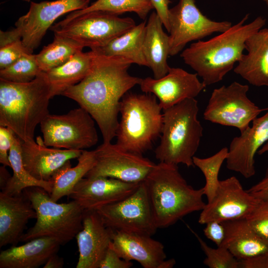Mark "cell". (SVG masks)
Returning a JSON list of instances; mask_svg holds the SVG:
<instances>
[{
    "label": "cell",
    "mask_w": 268,
    "mask_h": 268,
    "mask_svg": "<svg viewBox=\"0 0 268 268\" xmlns=\"http://www.w3.org/2000/svg\"><path fill=\"white\" fill-rule=\"evenodd\" d=\"M94 53V64L89 74L61 95L75 101L88 112L100 129L103 143H109L116 136L122 98L139 85L142 78L129 73L128 69L133 64L131 61Z\"/></svg>",
    "instance_id": "obj_1"
},
{
    "label": "cell",
    "mask_w": 268,
    "mask_h": 268,
    "mask_svg": "<svg viewBox=\"0 0 268 268\" xmlns=\"http://www.w3.org/2000/svg\"><path fill=\"white\" fill-rule=\"evenodd\" d=\"M246 14L226 31L206 41L199 40L183 50L181 57L202 79L206 86L221 81L239 62L245 50V42L265 25L258 16L249 23Z\"/></svg>",
    "instance_id": "obj_2"
},
{
    "label": "cell",
    "mask_w": 268,
    "mask_h": 268,
    "mask_svg": "<svg viewBox=\"0 0 268 268\" xmlns=\"http://www.w3.org/2000/svg\"><path fill=\"white\" fill-rule=\"evenodd\" d=\"M157 228L170 226L185 216L201 211L202 188L189 185L177 165L159 162L143 181Z\"/></svg>",
    "instance_id": "obj_3"
},
{
    "label": "cell",
    "mask_w": 268,
    "mask_h": 268,
    "mask_svg": "<svg viewBox=\"0 0 268 268\" xmlns=\"http://www.w3.org/2000/svg\"><path fill=\"white\" fill-rule=\"evenodd\" d=\"M52 97L45 72L27 83L0 79V126L11 129L22 141L34 140Z\"/></svg>",
    "instance_id": "obj_4"
},
{
    "label": "cell",
    "mask_w": 268,
    "mask_h": 268,
    "mask_svg": "<svg viewBox=\"0 0 268 268\" xmlns=\"http://www.w3.org/2000/svg\"><path fill=\"white\" fill-rule=\"evenodd\" d=\"M199 111L195 98L186 99L163 110L161 139L155 150L159 162L194 166L193 157L203 134L202 126L198 119Z\"/></svg>",
    "instance_id": "obj_5"
},
{
    "label": "cell",
    "mask_w": 268,
    "mask_h": 268,
    "mask_svg": "<svg viewBox=\"0 0 268 268\" xmlns=\"http://www.w3.org/2000/svg\"><path fill=\"white\" fill-rule=\"evenodd\" d=\"M162 111L154 95L127 92L120 103L121 119L116 143L125 150L141 155L151 149L153 142L161 136Z\"/></svg>",
    "instance_id": "obj_6"
},
{
    "label": "cell",
    "mask_w": 268,
    "mask_h": 268,
    "mask_svg": "<svg viewBox=\"0 0 268 268\" xmlns=\"http://www.w3.org/2000/svg\"><path fill=\"white\" fill-rule=\"evenodd\" d=\"M23 193L31 201L37 217L35 224L23 234L20 242L49 237L64 245L75 238L82 227L85 211L76 201L59 203L39 187L26 188Z\"/></svg>",
    "instance_id": "obj_7"
},
{
    "label": "cell",
    "mask_w": 268,
    "mask_h": 268,
    "mask_svg": "<svg viewBox=\"0 0 268 268\" xmlns=\"http://www.w3.org/2000/svg\"><path fill=\"white\" fill-rule=\"evenodd\" d=\"M95 122L80 107L63 115L49 114L40 124L44 143L47 146L69 150L90 148L98 141Z\"/></svg>",
    "instance_id": "obj_8"
},
{
    "label": "cell",
    "mask_w": 268,
    "mask_h": 268,
    "mask_svg": "<svg viewBox=\"0 0 268 268\" xmlns=\"http://www.w3.org/2000/svg\"><path fill=\"white\" fill-rule=\"evenodd\" d=\"M131 17L102 11L82 14L68 22L53 25L54 34L70 38L84 47L93 50L107 45L135 26Z\"/></svg>",
    "instance_id": "obj_9"
},
{
    "label": "cell",
    "mask_w": 268,
    "mask_h": 268,
    "mask_svg": "<svg viewBox=\"0 0 268 268\" xmlns=\"http://www.w3.org/2000/svg\"><path fill=\"white\" fill-rule=\"evenodd\" d=\"M248 85L234 81L213 90L203 112L205 120L235 127L240 133L265 109L257 106L248 97Z\"/></svg>",
    "instance_id": "obj_10"
},
{
    "label": "cell",
    "mask_w": 268,
    "mask_h": 268,
    "mask_svg": "<svg viewBox=\"0 0 268 268\" xmlns=\"http://www.w3.org/2000/svg\"><path fill=\"white\" fill-rule=\"evenodd\" d=\"M168 23L171 56L182 51L188 43L224 32L232 25L228 21H215L208 18L201 12L195 0H179L169 9Z\"/></svg>",
    "instance_id": "obj_11"
},
{
    "label": "cell",
    "mask_w": 268,
    "mask_h": 268,
    "mask_svg": "<svg viewBox=\"0 0 268 268\" xmlns=\"http://www.w3.org/2000/svg\"><path fill=\"white\" fill-rule=\"evenodd\" d=\"M96 211L106 225L113 230L151 236L158 229L143 181L130 196Z\"/></svg>",
    "instance_id": "obj_12"
},
{
    "label": "cell",
    "mask_w": 268,
    "mask_h": 268,
    "mask_svg": "<svg viewBox=\"0 0 268 268\" xmlns=\"http://www.w3.org/2000/svg\"><path fill=\"white\" fill-rule=\"evenodd\" d=\"M90 0L30 1L28 11L18 19L13 29L21 37L24 46L32 54L40 44L47 30L59 17L66 13L86 8Z\"/></svg>",
    "instance_id": "obj_13"
},
{
    "label": "cell",
    "mask_w": 268,
    "mask_h": 268,
    "mask_svg": "<svg viewBox=\"0 0 268 268\" xmlns=\"http://www.w3.org/2000/svg\"><path fill=\"white\" fill-rule=\"evenodd\" d=\"M94 150L95 164L85 177H109L140 183L156 165L142 155L125 150L116 143H103Z\"/></svg>",
    "instance_id": "obj_14"
},
{
    "label": "cell",
    "mask_w": 268,
    "mask_h": 268,
    "mask_svg": "<svg viewBox=\"0 0 268 268\" xmlns=\"http://www.w3.org/2000/svg\"><path fill=\"white\" fill-rule=\"evenodd\" d=\"M260 201L244 189L236 177L232 176L220 181L214 197L201 210L198 222L205 224L212 221L246 218Z\"/></svg>",
    "instance_id": "obj_15"
},
{
    "label": "cell",
    "mask_w": 268,
    "mask_h": 268,
    "mask_svg": "<svg viewBox=\"0 0 268 268\" xmlns=\"http://www.w3.org/2000/svg\"><path fill=\"white\" fill-rule=\"evenodd\" d=\"M178 67H170L163 77L142 78L139 84L141 90L154 95L159 99L162 110L188 98L197 97L206 86L198 77Z\"/></svg>",
    "instance_id": "obj_16"
},
{
    "label": "cell",
    "mask_w": 268,
    "mask_h": 268,
    "mask_svg": "<svg viewBox=\"0 0 268 268\" xmlns=\"http://www.w3.org/2000/svg\"><path fill=\"white\" fill-rule=\"evenodd\" d=\"M266 111L252 122L251 126L234 137L228 148L226 167L246 179L255 175V155L268 141V105Z\"/></svg>",
    "instance_id": "obj_17"
},
{
    "label": "cell",
    "mask_w": 268,
    "mask_h": 268,
    "mask_svg": "<svg viewBox=\"0 0 268 268\" xmlns=\"http://www.w3.org/2000/svg\"><path fill=\"white\" fill-rule=\"evenodd\" d=\"M140 183H129L109 177H84L77 183L68 197L84 210H96L130 196Z\"/></svg>",
    "instance_id": "obj_18"
},
{
    "label": "cell",
    "mask_w": 268,
    "mask_h": 268,
    "mask_svg": "<svg viewBox=\"0 0 268 268\" xmlns=\"http://www.w3.org/2000/svg\"><path fill=\"white\" fill-rule=\"evenodd\" d=\"M113 233L96 210H85L82 227L75 237L79 252L76 268H99Z\"/></svg>",
    "instance_id": "obj_19"
},
{
    "label": "cell",
    "mask_w": 268,
    "mask_h": 268,
    "mask_svg": "<svg viewBox=\"0 0 268 268\" xmlns=\"http://www.w3.org/2000/svg\"><path fill=\"white\" fill-rule=\"evenodd\" d=\"M36 141H21V156L26 170L39 180L50 181L57 170L67 161L78 158L82 151L49 148L40 136Z\"/></svg>",
    "instance_id": "obj_20"
},
{
    "label": "cell",
    "mask_w": 268,
    "mask_h": 268,
    "mask_svg": "<svg viewBox=\"0 0 268 268\" xmlns=\"http://www.w3.org/2000/svg\"><path fill=\"white\" fill-rule=\"evenodd\" d=\"M110 247L121 258L135 261L144 268H160L166 258L162 243L140 233L113 230Z\"/></svg>",
    "instance_id": "obj_21"
},
{
    "label": "cell",
    "mask_w": 268,
    "mask_h": 268,
    "mask_svg": "<svg viewBox=\"0 0 268 268\" xmlns=\"http://www.w3.org/2000/svg\"><path fill=\"white\" fill-rule=\"evenodd\" d=\"M36 217L31 201L23 192L10 195L0 192V247L17 245L29 220Z\"/></svg>",
    "instance_id": "obj_22"
},
{
    "label": "cell",
    "mask_w": 268,
    "mask_h": 268,
    "mask_svg": "<svg viewBox=\"0 0 268 268\" xmlns=\"http://www.w3.org/2000/svg\"><path fill=\"white\" fill-rule=\"evenodd\" d=\"M268 28H262L245 42L247 54H243L234 67V72L251 85L268 86Z\"/></svg>",
    "instance_id": "obj_23"
},
{
    "label": "cell",
    "mask_w": 268,
    "mask_h": 268,
    "mask_svg": "<svg viewBox=\"0 0 268 268\" xmlns=\"http://www.w3.org/2000/svg\"><path fill=\"white\" fill-rule=\"evenodd\" d=\"M61 245L55 239L41 237L0 253V268H37L57 254Z\"/></svg>",
    "instance_id": "obj_24"
},
{
    "label": "cell",
    "mask_w": 268,
    "mask_h": 268,
    "mask_svg": "<svg viewBox=\"0 0 268 268\" xmlns=\"http://www.w3.org/2000/svg\"><path fill=\"white\" fill-rule=\"evenodd\" d=\"M222 222L225 236L221 246L238 260L268 254V242L253 229L245 218Z\"/></svg>",
    "instance_id": "obj_25"
},
{
    "label": "cell",
    "mask_w": 268,
    "mask_h": 268,
    "mask_svg": "<svg viewBox=\"0 0 268 268\" xmlns=\"http://www.w3.org/2000/svg\"><path fill=\"white\" fill-rule=\"evenodd\" d=\"M163 26L156 12H152L146 24L143 45L147 67L156 79L165 76L171 67L167 63L170 56L169 36L163 31Z\"/></svg>",
    "instance_id": "obj_26"
},
{
    "label": "cell",
    "mask_w": 268,
    "mask_h": 268,
    "mask_svg": "<svg viewBox=\"0 0 268 268\" xmlns=\"http://www.w3.org/2000/svg\"><path fill=\"white\" fill-rule=\"evenodd\" d=\"M95 54L79 51L64 64L46 72L53 97L84 79L90 72Z\"/></svg>",
    "instance_id": "obj_27"
},
{
    "label": "cell",
    "mask_w": 268,
    "mask_h": 268,
    "mask_svg": "<svg viewBox=\"0 0 268 268\" xmlns=\"http://www.w3.org/2000/svg\"><path fill=\"white\" fill-rule=\"evenodd\" d=\"M146 24L145 21L142 22L107 45L91 50L99 55L120 57L133 64L147 67L143 52Z\"/></svg>",
    "instance_id": "obj_28"
},
{
    "label": "cell",
    "mask_w": 268,
    "mask_h": 268,
    "mask_svg": "<svg viewBox=\"0 0 268 268\" xmlns=\"http://www.w3.org/2000/svg\"><path fill=\"white\" fill-rule=\"evenodd\" d=\"M77 165L71 167L70 160L66 162L53 175L52 191L50 196L55 201L65 196L68 197L77 183L92 168L95 164V150H83L77 158Z\"/></svg>",
    "instance_id": "obj_29"
},
{
    "label": "cell",
    "mask_w": 268,
    "mask_h": 268,
    "mask_svg": "<svg viewBox=\"0 0 268 268\" xmlns=\"http://www.w3.org/2000/svg\"><path fill=\"white\" fill-rule=\"evenodd\" d=\"M21 141L15 134L9 151V160L13 174L5 187L0 192L10 195H17L21 194L26 188L39 187L45 189L50 194L53 188L52 182L35 179L24 167L21 156Z\"/></svg>",
    "instance_id": "obj_30"
},
{
    "label": "cell",
    "mask_w": 268,
    "mask_h": 268,
    "mask_svg": "<svg viewBox=\"0 0 268 268\" xmlns=\"http://www.w3.org/2000/svg\"><path fill=\"white\" fill-rule=\"evenodd\" d=\"M153 9L149 0H97L84 9L68 13L58 23L65 24L82 14L94 11H102L117 15L126 12H134L140 18L145 19Z\"/></svg>",
    "instance_id": "obj_31"
},
{
    "label": "cell",
    "mask_w": 268,
    "mask_h": 268,
    "mask_svg": "<svg viewBox=\"0 0 268 268\" xmlns=\"http://www.w3.org/2000/svg\"><path fill=\"white\" fill-rule=\"evenodd\" d=\"M83 48L75 41L54 34L53 42L44 46L36 58L40 70L46 72L64 64Z\"/></svg>",
    "instance_id": "obj_32"
},
{
    "label": "cell",
    "mask_w": 268,
    "mask_h": 268,
    "mask_svg": "<svg viewBox=\"0 0 268 268\" xmlns=\"http://www.w3.org/2000/svg\"><path fill=\"white\" fill-rule=\"evenodd\" d=\"M228 147H224L214 155L206 158L193 157L194 166L198 167L203 173L205 180L202 188L203 195L207 202L214 197L220 184L218 175L223 162L228 155Z\"/></svg>",
    "instance_id": "obj_33"
},
{
    "label": "cell",
    "mask_w": 268,
    "mask_h": 268,
    "mask_svg": "<svg viewBox=\"0 0 268 268\" xmlns=\"http://www.w3.org/2000/svg\"><path fill=\"white\" fill-rule=\"evenodd\" d=\"M41 71L36 55L27 54L10 66L0 69V79L15 83H27L34 80Z\"/></svg>",
    "instance_id": "obj_34"
},
{
    "label": "cell",
    "mask_w": 268,
    "mask_h": 268,
    "mask_svg": "<svg viewBox=\"0 0 268 268\" xmlns=\"http://www.w3.org/2000/svg\"><path fill=\"white\" fill-rule=\"evenodd\" d=\"M197 238L206 258L203 264L209 268H239V261L225 247L220 246L217 248L209 247L195 232L192 231Z\"/></svg>",
    "instance_id": "obj_35"
},
{
    "label": "cell",
    "mask_w": 268,
    "mask_h": 268,
    "mask_svg": "<svg viewBox=\"0 0 268 268\" xmlns=\"http://www.w3.org/2000/svg\"><path fill=\"white\" fill-rule=\"evenodd\" d=\"M245 218L253 229L268 242V202L260 201Z\"/></svg>",
    "instance_id": "obj_36"
},
{
    "label": "cell",
    "mask_w": 268,
    "mask_h": 268,
    "mask_svg": "<svg viewBox=\"0 0 268 268\" xmlns=\"http://www.w3.org/2000/svg\"><path fill=\"white\" fill-rule=\"evenodd\" d=\"M27 54L31 53L24 46L21 39L14 40L0 46V69L10 66Z\"/></svg>",
    "instance_id": "obj_37"
},
{
    "label": "cell",
    "mask_w": 268,
    "mask_h": 268,
    "mask_svg": "<svg viewBox=\"0 0 268 268\" xmlns=\"http://www.w3.org/2000/svg\"><path fill=\"white\" fill-rule=\"evenodd\" d=\"M14 135L9 128L0 126V163L2 165L10 167L8 151L11 148Z\"/></svg>",
    "instance_id": "obj_38"
},
{
    "label": "cell",
    "mask_w": 268,
    "mask_h": 268,
    "mask_svg": "<svg viewBox=\"0 0 268 268\" xmlns=\"http://www.w3.org/2000/svg\"><path fill=\"white\" fill-rule=\"evenodd\" d=\"M203 229L205 236L214 242L217 247L221 245L225 236V230L222 222L209 221Z\"/></svg>",
    "instance_id": "obj_39"
},
{
    "label": "cell",
    "mask_w": 268,
    "mask_h": 268,
    "mask_svg": "<svg viewBox=\"0 0 268 268\" xmlns=\"http://www.w3.org/2000/svg\"><path fill=\"white\" fill-rule=\"evenodd\" d=\"M133 264L121 258L119 255L109 246L106 251L99 268H130Z\"/></svg>",
    "instance_id": "obj_40"
},
{
    "label": "cell",
    "mask_w": 268,
    "mask_h": 268,
    "mask_svg": "<svg viewBox=\"0 0 268 268\" xmlns=\"http://www.w3.org/2000/svg\"><path fill=\"white\" fill-rule=\"evenodd\" d=\"M247 191L256 199L268 202V167L261 180L247 190Z\"/></svg>",
    "instance_id": "obj_41"
},
{
    "label": "cell",
    "mask_w": 268,
    "mask_h": 268,
    "mask_svg": "<svg viewBox=\"0 0 268 268\" xmlns=\"http://www.w3.org/2000/svg\"><path fill=\"white\" fill-rule=\"evenodd\" d=\"M155 12L161 19L163 26L167 31L169 30L168 13L169 5L172 1L170 0H149Z\"/></svg>",
    "instance_id": "obj_42"
},
{
    "label": "cell",
    "mask_w": 268,
    "mask_h": 268,
    "mask_svg": "<svg viewBox=\"0 0 268 268\" xmlns=\"http://www.w3.org/2000/svg\"><path fill=\"white\" fill-rule=\"evenodd\" d=\"M64 265L63 258L57 254L52 255L43 265V268H62Z\"/></svg>",
    "instance_id": "obj_43"
},
{
    "label": "cell",
    "mask_w": 268,
    "mask_h": 268,
    "mask_svg": "<svg viewBox=\"0 0 268 268\" xmlns=\"http://www.w3.org/2000/svg\"><path fill=\"white\" fill-rule=\"evenodd\" d=\"M5 166L0 167V189L2 191L6 185L11 176L6 169Z\"/></svg>",
    "instance_id": "obj_44"
},
{
    "label": "cell",
    "mask_w": 268,
    "mask_h": 268,
    "mask_svg": "<svg viewBox=\"0 0 268 268\" xmlns=\"http://www.w3.org/2000/svg\"><path fill=\"white\" fill-rule=\"evenodd\" d=\"M176 264V261L174 259H170L166 260V259L162 263L160 268H172Z\"/></svg>",
    "instance_id": "obj_45"
},
{
    "label": "cell",
    "mask_w": 268,
    "mask_h": 268,
    "mask_svg": "<svg viewBox=\"0 0 268 268\" xmlns=\"http://www.w3.org/2000/svg\"><path fill=\"white\" fill-rule=\"evenodd\" d=\"M268 152V141L266 142L258 151L259 155H262Z\"/></svg>",
    "instance_id": "obj_46"
},
{
    "label": "cell",
    "mask_w": 268,
    "mask_h": 268,
    "mask_svg": "<svg viewBox=\"0 0 268 268\" xmlns=\"http://www.w3.org/2000/svg\"><path fill=\"white\" fill-rule=\"evenodd\" d=\"M266 3V4H267L268 7V0H263Z\"/></svg>",
    "instance_id": "obj_47"
},
{
    "label": "cell",
    "mask_w": 268,
    "mask_h": 268,
    "mask_svg": "<svg viewBox=\"0 0 268 268\" xmlns=\"http://www.w3.org/2000/svg\"><path fill=\"white\" fill-rule=\"evenodd\" d=\"M23 1H26V2H30L31 0H22Z\"/></svg>",
    "instance_id": "obj_48"
},
{
    "label": "cell",
    "mask_w": 268,
    "mask_h": 268,
    "mask_svg": "<svg viewBox=\"0 0 268 268\" xmlns=\"http://www.w3.org/2000/svg\"><path fill=\"white\" fill-rule=\"evenodd\" d=\"M267 33H268V30H267Z\"/></svg>",
    "instance_id": "obj_49"
}]
</instances>
